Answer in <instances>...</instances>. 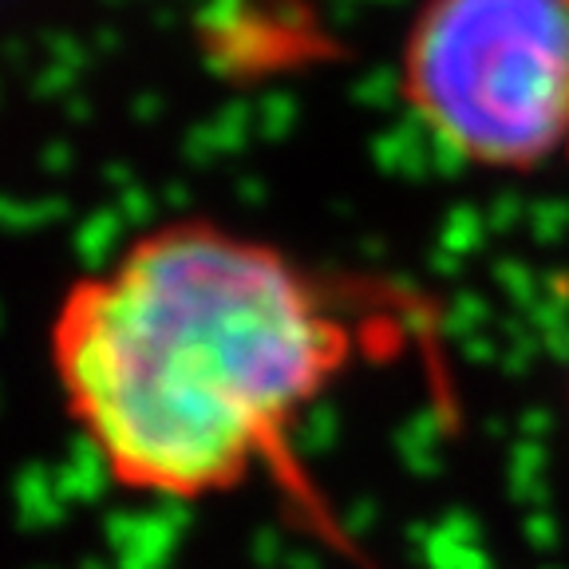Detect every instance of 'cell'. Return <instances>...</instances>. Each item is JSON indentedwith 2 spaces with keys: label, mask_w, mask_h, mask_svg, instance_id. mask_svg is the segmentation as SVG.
<instances>
[{
  "label": "cell",
  "mask_w": 569,
  "mask_h": 569,
  "mask_svg": "<svg viewBox=\"0 0 569 569\" xmlns=\"http://www.w3.org/2000/svg\"><path fill=\"white\" fill-rule=\"evenodd\" d=\"M352 356V325L301 261L210 218L142 230L48 325L52 380L107 479L170 502L261 471L305 490L289 447Z\"/></svg>",
  "instance_id": "obj_1"
},
{
  "label": "cell",
  "mask_w": 569,
  "mask_h": 569,
  "mask_svg": "<svg viewBox=\"0 0 569 569\" xmlns=\"http://www.w3.org/2000/svg\"><path fill=\"white\" fill-rule=\"evenodd\" d=\"M400 96L462 167L546 170L569 151V0H423Z\"/></svg>",
  "instance_id": "obj_2"
},
{
  "label": "cell",
  "mask_w": 569,
  "mask_h": 569,
  "mask_svg": "<svg viewBox=\"0 0 569 569\" xmlns=\"http://www.w3.org/2000/svg\"><path fill=\"white\" fill-rule=\"evenodd\" d=\"M566 400H569V380H566Z\"/></svg>",
  "instance_id": "obj_3"
}]
</instances>
